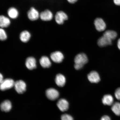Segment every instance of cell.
Here are the masks:
<instances>
[{
	"label": "cell",
	"instance_id": "cell-1",
	"mask_svg": "<svg viewBox=\"0 0 120 120\" xmlns=\"http://www.w3.org/2000/svg\"><path fill=\"white\" fill-rule=\"evenodd\" d=\"M88 61L86 55L84 53H80L76 55L74 59V68L76 70L81 69Z\"/></svg>",
	"mask_w": 120,
	"mask_h": 120
},
{
	"label": "cell",
	"instance_id": "cell-2",
	"mask_svg": "<svg viewBox=\"0 0 120 120\" xmlns=\"http://www.w3.org/2000/svg\"><path fill=\"white\" fill-rule=\"evenodd\" d=\"M40 13L35 7H31L27 12V17L28 20L31 22L36 21L40 19Z\"/></svg>",
	"mask_w": 120,
	"mask_h": 120
},
{
	"label": "cell",
	"instance_id": "cell-3",
	"mask_svg": "<svg viewBox=\"0 0 120 120\" xmlns=\"http://www.w3.org/2000/svg\"><path fill=\"white\" fill-rule=\"evenodd\" d=\"M54 16L53 13L51 10L46 9L40 12V19L43 22H49L53 19Z\"/></svg>",
	"mask_w": 120,
	"mask_h": 120
},
{
	"label": "cell",
	"instance_id": "cell-4",
	"mask_svg": "<svg viewBox=\"0 0 120 120\" xmlns=\"http://www.w3.org/2000/svg\"><path fill=\"white\" fill-rule=\"evenodd\" d=\"M55 22L59 25L63 24L65 21L68 19V16L66 13L62 11H58L57 12L54 16Z\"/></svg>",
	"mask_w": 120,
	"mask_h": 120
},
{
	"label": "cell",
	"instance_id": "cell-5",
	"mask_svg": "<svg viewBox=\"0 0 120 120\" xmlns=\"http://www.w3.org/2000/svg\"><path fill=\"white\" fill-rule=\"evenodd\" d=\"M7 15V16L11 19L15 20L19 18V10L16 7H11L8 9Z\"/></svg>",
	"mask_w": 120,
	"mask_h": 120
},
{
	"label": "cell",
	"instance_id": "cell-6",
	"mask_svg": "<svg viewBox=\"0 0 120 120\" xmlns=\"http://www.w3.org/2000/svg\"><path fill=\"white\" fill-rule=\"evenodd\" d=\"M15 82L11 79H4L0 82V88L1 90L4 91L10 89L14 86Z\"/></svg>",
	"mask_w": 120,
	"mask_h": 120
},
{
	"label": "cell",
	"instance_id": "cell-7",
	"mask_svg": "<svg viewBox=\"0 0 120 120\" xmlns=\"http://www.w3.org/2000/svg\"><path fill=\"white\" fill-rule=\"evenodd\" d=\"M14 86L16 92L19 94L23 93L26 90V84L22 80H19L15 82Z\"/></svg>",
	"mask_w": 120,
	"mask_h": 120
},
{
	"label": "cell",
	"instance_id": "cell-8",
	"mask_svg": "<svg viewBox=\"0 0 120 120\" xmlns=\"http://www.w3.org/2000/svg\"><path fill=\"white\" fill-rule=\"evenodd\" d=\"M46 94L47 98L51 100H55L57 99L59 96L58 91L53 88H49L46 90Z\"/></svg>",
	"mask_w": 120,
	"mask_h": 120
},
{
	"label": "cell",
	"instance_id": "cell-9",
	"mask_svg": "<svg viewBox=\"0 0 120 120\" xmlns=\"http://www.w3.org/2000/svg\"><path fill=\"white\" fill-rule=\"evenodd\" d=\"M11 19L8 16L4 15L0 16V27L4 28L8 27L11 24Z\"/></svg>",
	"mask_w": 120,
	"mask_h": 120
},
{
	"label": "cell",
	"instance_id": "cell-10",
	"mask_svg": "<svg viewBox=\"0 0 120 120\" xmlns=\"http://www.w3.org/2000/svg\"><path fill=\"white\" fill-rule=\"evenodd\" d=\"M94 24L96 29L98 31L101 32L105 30L106 28V24L101 18H97L94 21Z\"/></svg>",
	"mask_w": 120,
	"mask_h": 120
},
{
	"label": "cell",
	"instance_id": "cell-11",
	"mask_svg": "<svg viewBox=\"0 0 120 120\" xmlns=\"http://www.w3.org/2000/svg\"><path fill=\"white\" fill-rule=\"evenodd\" d=\"M50 57L54 62L59 63L62 62L64 57L63 55L61 52L56 51L51 54Z\"/></svg>",
	"mask_w": 120,
	"mask_h": 120
},
{
	"label": "cell",
	"instance_id": "cell-12",
	"mask_svg": "<svg viewBox=\"0 0 120 120\" xmlns=\"http://www.w3.org/2000/svg\"><path fill=\"white\" fill-rule=\"evenodd\" d=\"M87 77L88 80L92 83H98L100 80L99 75L95 71H91L88 75Z\"/></svg>",
	"mask_w": 120,
	"mask_h": 120
},
{
	"label": "cell",
	"instance_id": "cell-13",
	"mask_svg": "<svg viewBox=\"0 0 120 120\" xmlns=\"http://www.w3.org/2000/svg\"><path fill=\"white\" fill-rule=\"evenodd\" d=\"M57 105L58 108L61 112H65L68 109L69 103L65 99H61L59 100L57 103Z\"/></svg>",
	"mask_w": 120,
	"mask_h": 120
},
{
	"label": "cell",
	"instance_id": "cell-14",
	"mask_svg": "<svg viewBox=\"0 0 120 120\" xmlns=\"http://www.w3.org/2000/svg\"><path fill=\"white\" fill-rule=\"evenodd\" d=\"M36 60L34 58L32 57L27 58L26 60L25 65L28 69L32 70L36 67Z\"/></svg>",
	"mask_w": 120,
	"mask_h": 120
},
{
	"label": "cell",
	"instance_id": "cell-15",
	"mask_svg": "<svg viewBox=\"0 0 120 120\" xmlns=\"http://www.w3.org/2000/svg\"><path fill=\"white\" fill-rule=\"evenodd\" d=\"M111 40H109L103 36L99 39L98 41V44L100 47H103L112 44Z\"/></svg>",
	"mask_w": 120,
	"mask_h": 120
},
{
	"label": "cell",
	"instance_id": "cell-16",
	"mask_svg": "<svg viewBox=\"0 0 120 120\" xmlns=\"http://www.w3.org/2000/svg\"><path fill=\"white\" fill-rule=\"evenodd\" d=\"M55 81L56 85L58 86L62 87L65 85L66 79L63 75L59 74L56 75Z\"/></svg>",
	"mask_w": 120,
	"mask_h": 120
},
{
	"label": "cell",
	"instance_id": "cell-17",
	"mask_svg": "<svg viewBox=\"0 0 120 120\" xmlns=\"http://www.w3.org/2000/svg\"><path fill=\"white\" fill-rule=\"evenodd\" d=\"M12 108L11 102L9 100H6L3 102L0 105V108L2 111L8 112H9Z\"/></svg>",
	"mask_w": 120,
	"mask_h": 120
},
{
	"label": "cell",
	"instance_id": "cell-18",
	"mask_svg": "<svg viewBox=\"0 0 120 120\" xmlns=\"http://www.w3.org/2000/svg\"><path fill=\"white\" fill-rule=\"evenodd\" d=\"M31 37L30 33L27 30L22 31L19 35V38L21 41L24 43L27 42L29 41Z\"/></svg>",
	"mask_w": 120,
	"mask_h": 120
},
{
	"label": "cell",
	"instance_id": "cell-19",
	"mask_svg": "<svg viewBox=\"0 0 120 120\" xmlns=\"http://www.w3.org/2000/svg\"><path fill=\"white\" fill-rule=\"evenodd\" d=\"M114 99L112 96L110 94H106L103 97L102 101L104 105L110 106L113 104Z\"/></svg>",
	"mask_w": 120,
	"mask_h": 120
},
{
	"label": "cell",
	"instance_id": "cell-20",
	"mask_svg": "<svg viewBox=\"0 0 120 120\" xmlns=\"http://www.w3.org/2000/svg\"><path fill=\"white\" fill-rule=\"evenodd\" d=\"M40 62L41 66L44 68H48L51 66V61L47 56H43L40 59Z\"/></svg>",
	"mask_w": 120,
	"mask_h": 120
},
{
	"label": "cell",
	"instance_id": "cell-21",
	"mask_svg": "<svg viewBox=\"0 0 120 120\" xmlns=\"http://www.w3.org/2000/svg\"><path fill=\"white\" fill-rule=\"evenodd\" d=\"M117 35V33L115 31L112 30H108L105 31L103 36L112 41L116 38Z\"/></svg>",
	"mask_w": 120,
	"mask_h": 120
},
{
	"label": "cell",
	"instance_id": "cell-22",
	"mask_svg": "<svg viewBox=\"0 0 120 120\" xmlns=\"http://www.w3.org/2000/svg\"><path fill=\"white\" fill-rule=\"evenodd\" d=\"M112 111L117 116H120V103L116 102L112 105Z\"/></svg>",
	"mask_w": 120,
	"mask_h": 120
},
{
	"label": "cell",
	"instance_id": "cell-23",
	"mask_svg": "<svg viewBox=\"0 0 120 120\" xmlns=\"http://www.w3.org/2000/svg\"><path fill=\"white\" fill-rule=\"evenodd\" d=\"M7 36L6 32L4 28L0 29V39L1 41H4L7 39Z\"/></svg>",
	"mask_w": 120,
	"mask_h": 120
},
{
	"label": "cell",
	"instance_id": "cell-24",
	"mask_svg": "<svg viewBox=\"0 0 120 120\" xmlns=\"http://www.w3.org/2000/svg\"><path fill=\"white\" fill-rule=\"evenodd\" d=\"M61 120H73V118L71 115L67 114H64L61 116Z\"/></svg>",
	"mask_w": 120,
	"mask_h": 120
},
{
	"label": "cell",
	"instance_id": "cell-25",
	"mask_svg": "<svg viewBox=\"0 0 120 120\" xmlns=\"http://www.w3.org/2000/svg\"><path fill=\"white\" fill-rule=\"evenodd\" d=\"M115 95L117 99L120 100V88H118L115 90Z\"/></svg>",
	"mask_w": 120,
	"mask_h": 120
},
{
	"label": "cell",
	"instance_id": "cell-26",
	"mask_svg": "<svg viewBox=\"0 0 120 120\" xmlns=\"http://www.w3.org/2000/svg\"><path fill=\"white\" fill-rule=\"evenodd\" d=\"M100 120H111L109 117L107 115H105L102 117Z\"/></svg>",
	"mask_w": 120,
	"mask_h": 120
},
{
	"label": "cell",
	"instance_id": "cell-27",
	"mask_svg": "<svg viewBox=\"0 0 120 120\" xmlns=\"http://www.w3.org/2000/svg\"><path fill=\"white\" fill-rule=\"evenodd\" d=\"M114 3L117 5L120 6V0H113Z\"/></svg>",
	"mask_w": 120,
	"mask_h": 120
},
{
	"label": "cell",
	"instance_id": "cell-28",
	"mask_svg": "<svg viewBox=\"0 0 120 120\" xmlns=\"http://www.w3.org/2000/svg\"><path fill=\"white\" fill-rule=\"evenodd\" d=\"M78 0H67L68 2L70 3L73 4L76 3L77 1Z\"/></svg>",
	"mask_w": 120,
	"mask_h": 120
},
{
	"label": "cell",
	"instance_id": "cell-29",
	"mask_svg": "<svg viewBox=\"0 0 120 120\" xmlns=\"http://www.w3.org/2000/svg\"><path fill=\"white\" fill-rule=\"evenodd\" d=\"M117 46L118 49L120 50V38L118 40L117 42Z\"/></svg>",
	"mask_w": 120,
	"mask_h": 120
},
{
	"label": "cell",
	"instance_id": "cell-30",
	"mask_svg": "<svg viewBox=\"0 0 120 120\" xmlns=\"http://www.w3.org/2000/svg\"><path fill=\"white\" fill-rule=\"evenodd\" d=\"M3 80V77L2 75L1 74V73H0V82H2Z\"/></svg>",
	"mask_w": 120,
	"mask_h": 120
}]
</instances>
